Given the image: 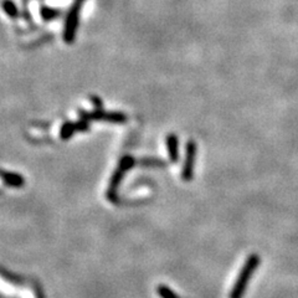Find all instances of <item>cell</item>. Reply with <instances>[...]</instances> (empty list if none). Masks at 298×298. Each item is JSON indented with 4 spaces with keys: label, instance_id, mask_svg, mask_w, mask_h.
<instances>
[{
    "label": "cell",
    "instance_id": "8",
    "mask_svg": "<svg viewBox=\"0 0 298 298\" xmlns=\"http://www.w3.org/2000/svg\"><path fill=\"white\" fill-rule=\"evenodd\" d=\"M75 131H77L76 124L65 123L61 128V138H62V139H67L68 137H71V135L73 134V132H75Z\"/></svg>",
    "mask_w": 298,
    "mask_h": 298
},
{
    "label": "cell",
    "instance_id": "6",
    "mask_svg": "<svg viewBox=\"0 0 298 298\" xmlns=\"http://www.w3.org/2000/svg\"><path fill=\"white\" fill-rule=\"evenodd\" d=\"M166 146H168V153L170 155L172 162L178 161V139L174 134L166 137Z\"/></svg>",
    "mask_w": 298,
    "mask_h": 298
},
{
    "label": "cell",
    "instance_id": "1",
    "mask_svg": "<svg viewBox=\"0 0 298 298\" xmlns=\"http://www.w3.org/2000/svg\"><path fill=\"white\" fill-rule=\"evenodd\" d=\"M260 265H261V257H260L257 253H251L250 256H248L245 264L242 265L239 275H237L236 281H235L232 288H231L229 298L244 297L245 292H246V288H248V284L250 283L253 273L256 272Z\"/></svg>",
    "mask_w": 298,
    "mask_h": 298
},
{
    "label": "cell",
    "instance_id": "10",
    "mask_svg": "<svg viewBox=\"0 0 298 298\" xmlns=\"http://www.w3.org/2000/svg\"><path fill=\"white\" fill-rule=\"evenodd\" d=\"M59 14V12H56V10H54V9H49V8H42L41 10V15L44 19L49 20V19H52V17H55L56 15Z\"/></svg>",
    "mask_w": 298,
    "mask_h": 298
},
{
    "label": "cell",
    "instance_id": "2",
    "mask_svg": "<svg viewBox=\"0 0 298 298\" xmlns=\"http://www.w3.org/2000/svg\"><path fill=\"white\" fill-rule=\"evenodd\" d=\"M82 1L83 0H75L72 8H71L70 13H68V17L66 19L65 24V33H64V37H65V41L67 44H71L75 39V34H76V29L79 25V14L80 9H81Z\"/></svg>",
    "mask_w": 298,
    "mask_h": 298
},
{
    "label": "cell",
    "instance_id": "11",
    "mask_svg": "<svg viewBox=\"0 0 298 298\" xmlns=\"http://www.w3.org/2000/svg\"><path fill=\"white\" fill-rule=\"evenodd\" d=\"M36 298H44V296H42V293H41V291H39V290H36Z\"/></svg>",
    "mask_w": 298,
    "mask_h": 298
},
{
    "label": "cell",
    "instance_id": "7",
    "mask_svg": "<svg viewBox=\"0 0 298 298\" xmlns=\"http://www.w3.org/2000/svg\"><path fill=\"white\" fill-rule=\"evenodd\" d=\"M157 293L161 296V298H180L172 288H169L166 284H159L157 287Z\"/></svg>",
    "mask_w": 298,
    "mask_h": 298
},
{
    "label": "cell",
    "instance_id": "9",
    "mask_svg": "<svg viewBox=\"0 0 298 298\" xmlns=\"http://www.w3.org/2000/svg\"><path fill=\"white\" fill-rule=\"evenodd\" d=\"M3 9L5 10L6 14L10 15V17H17V6H15L14 3H13V1H10V0H4V1H3Z\"/></svg>",
    "mask_w": 298,
    "mask_h": 298
},
{
    "label": "cell",
    "instance_id": "3",
    "mask_svg": "<svg viewBox=\"0 0 298 298\" xmlns=\"http://www.w3.org/2000/svg\"><path fill=\"white\" fill-rule=\"evenodd\" d=\"M194 158H195V143L194 142H189V143L186 144V158L183 170V179L185 180V182L190 180L191 177H193Z\"/></svg>",
    "mask_w": 298,
    "mask_h": 298
},
{
    "label": "cell",
    "instance_id": "5",
    "mask_svg": "<svg viewBox=\"0 0 298 298\" xmlns=\"http://www.w3.org/2000/svg\"><path fill=\"white\" fill-rule=\"evenodd\" d=\"M0 175L3 178L4 183L9 186H14V188H19V186L24 185V178L15 173H6L0 172Z\"/></svg>",
    "mask_w": 298,
    "mask_h": 298
},
{
    "label": "cell",
    "instance_id": "4",
    "mask_svg": "<svg viewBox=\"0 0 298 298\" xmlns=\"http://www.w3.org/2000/svg\"><path fill=\"white\" fill-rule=\"evenodd\" d=\"M124 172H126V169H124L123 166H119V168L117 169L115 172V174H113L112 180H111V184L110 186H108V191H107V199L110 200L111 203H116V201H117V188H118V185L121 184Z\"/></svg>",
    "mask_w": 298,
    "mask_h": 298
}]
</instances>
